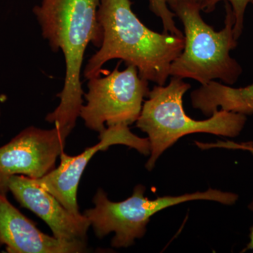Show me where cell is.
Wrapping results in <instances>:
<instances>
[{
	"label": "cell",
	"instance_id": "obj_5",
	"mask_svg": "<svg viewBox=\"0 0 253 253\" xmlns=\"http://www.w3.org/2000/svg\"><path fill=\"white\" fill-rule=\"evenodd\" d=\"M145 186H136L130 197L121 202H112L104 190L95 194L94 208L86 210L84 215L89 219L95 234L103 239L114 232L111 241L114 248H127L135 239H141L146 232L150 218L165 208L196 200L215 201L226 206H233L239 200L235 193L209 189L204 192H195L181 196H166L156 199L145 197Z\"/></svg>",
	"mask_w": 253,
	"mask_h": 253
},
{
	"label": "cell",
	"instance_id": "obj_4",
	"mask_svg": "<svg viewBox=\"0 0 253 253\" xmlns=\"http://www.w3.org/2000/svg\"><path fill=\"white\" fill-rule=\"evenodd\" d=\"M225 9V25L220 31L203 20L200 5H182L173 11L184 26V46L171 64L169 76L190 78L201 85L216 80L229 85L238 81L242 67L230 56L238 45L234 34L235 18L228 2Z\"/></svg>",
	"mask_w": 253,
	"mask_h": 253
},
{
	"label": "cell",
	"instance_id": "obj_10",
	"mask_svg": "<svg viewBox=\"0 0 253 253\" xmlns=\"http://www.w3.org/2000/svg\"><path fill=\"white\" fill-rule=\"evenodd\" d=\"M11 253H80L86 249L44 234L0 193V247Z\"/></svg>",
	"mask_w": 253,
	"mask_h": 253
},
{
	"label": "cell",
	"instance_id": "obj_14",
	"mask_svg": "<svg viewBox=\"0 0 253 253\" xmlns=\"http://www.w3.org/2000/svg\"><path fill=\"white\" fill-rule=\"evenodd\" d=\"M204 149H208L211 148H224L227 149H241L249 151L253 154V141L244 143H236L234 141H218L214 144H204Z\"/></svg>",
	"mask_w": 253,
	"mask_h": 253
},
{
	"label": "cell",
	"instance_id": "obj_8",
	"mask_svg": "<svg viewBox=\"0 0 253 253\" xmlns=\"http://www.w3.org/2000/svg\"><path fill=\"white\" fill-rule=\"evenodd\" d=\"M99 140L98 144L76 156H70L63 152L60 155L59 167L40 179H33L76 215L81 214L77 201L80 180L88 163L98 151L107 150L113 145L123 144L137 150L145 156L150 155L148 138L143 139L133 134L127 126H108L99 133Z\"/></svg>",
	"mask_w": 253,
	"mask_h": 253
},
{
	"label": "cell",
	"instance_id": "obj_7",
	"mask_svg": "<svg viewBox=\"0 0 253 253\" xmlns=\"http://www.w3.org/2000/svg\"><path fill=\"white\" fill-rule=\"evenodd\" d=\"M71 132L59 126L49 130L31 126L0 147V193L7 194L10 176L37 179L52 171Z\"/></svg>",
	"mask_w": 253,
	"mask_h": 253
},
{
	"label": "cell",
	"instance_id": "obj_15",
	"mask_svg": "<svg viewBox=\"0 0 253 253\" xmlns=\"http://www.w3.org/2000/svg\"><path fill=\"white\" fill-rule=\"evenodd\" d=\"M167 3L168 7L170 8L172 11L177 9L179 6L185 4H197L200 5L201 7V4L204 2V0H165Z\"/></svg>",
	"mask_w": 253,
	"mask_h": 253
},
{
	"label": "cell",
	"instance_id": "obj_16",
	"mask_svg": "<svg viewBox=\"0 0 253 253\" xmlns=\"http://www.w3.org/2000/svg\"><path fill=\"white\" fill-rule=\"evenodd\" d=\"M249 208L251 210V211L253 212V198L252 201H251V204H249ZM250 241L249 244H247L246 247L245 248L244 251L243 252H245V251H252L253 253V226L251 227V232H250Z\"/></svg>",
	"mask_w": 253,
	"mask_h": 253
},
{
	"label": "cell",
	"instance_id": "obj_2",
	"mask_svg": "<svg viewBox=\"0 0 253 253\" xmlns=\"http://www.w3.org/2000/svg\"><path fill=\"white\" fill-rule=\"evenodd\" d=\"M98 19L103 41L84 68L86 79L98 77L105 63L118 59L137 68L143 79L165 85L171 64L184 49V37L146 27L133 12L130 0H101Z\"/></svg>",
	"mask_w": 253,
	"mask_h": 253
},
{
	"label": "cell",
	"instance_id": "obj_3",
	"mask_svg": "<svg viewBox=\"0 0 253 253\" xmlns=\"http://www.w3.org/2000/svg\"><path fill=\"white\" fill-rule=\"evenodd\" d=\"M191 84L172 77L168 85L155 86L144 101L136 126L146 133L150 144V158L146 168L152 170L163 152L183 136L194 133H209L234 138L244 129L245 115L218 110L205 121L188 116L183 108V96Z\"/></svg>",
	"mask_w": 253,
	"mask_h": 253
},
{
	"label": "cell",
	"instance_id": "obj_9",
	"mask_svg": "<svg viewBox=\"0 0 253 253\" xmlns=\"http://www.w3.org/2000/svg\"><path fill=\"white\" fill-rule=\"evenodd\" d=\"M7 187L22 207L47 224L54 237L86 249V234L91 224L84 214L76 215L68 211L52 194L28 176H10Z\"/></svg>",
	"mask_w": 253,
	"mask_h": 253
},
{
	"label": "cell",
	"instance_id": "obj_13",
	"mask_svg": "<svg viewBox=\"0 0 253 253\" xmlns=\"http://www.w3.org/2000/svg\"><path fill=\"white\" fill-rule=\"evenodd\" d=\"M150 9L162 21L166 33L179 37H184L182 32L176 27L174 18L176 14L169 9L165 0H149Z\"/></svg>",
	"mask_w": 253,
	"mask_h": 253
},
{
	"label": "cell",
	"instance_id": "obj_11",
	"mask_svg": "<svg viewBox=\"0 0 253 253\" xmlns=\"http://www.w3.org/2000/svg\"><path fill=\"white\" fill-rule=\"evenodd\" d=\"M193 107L211 116L219 109L245 116L253 114V83L234 88L216 81L209 82L191 93Z\"/></svg>",
	"mask_w": 253,
	"mask_h": 253
},
{
	"label": "cell",
	"instance_id": "obj_1",
	"mask_svg": "<svg viewBox=\"0 0 253 253\" xmlns=\"http://www.w3.org/2000/svg\"><path fill=\"white\" fill-rule=\"evenodd\" d=\"M101 0H41L33 8L43 38L53 52L61 51L66 63V76L59 106L46 121L72 131L84 96L81 80L86 47H100L103 30L98 19Z\"/></svg>",
	"mask_w": 253,
	"mask_h": 253
},
{
	"label": "cell",
	"instance_id": "obj_6",
	"mask_svg": "<svg viewBox=\"0 0 253 253\" xmlns=\"http://www.w3.org/2000/svg\"><path fill=\"white\" fill-rule=\"evenodd\" d=\"M119 65L104 78L89 80L86 101L80 117L86 127L102 132L108 126H129L136 122L145 97L149 96V83L141 78L137 68L128 65L123 71Z\"/></svg>",
	"mask_w": 253,
	"mask_h": 253
},
{
	"label": "cell",
	"instance_id": "obj_12",
	"mask_svg": "<svg viewBox=\"0 0 253 253\" xmlns=\"http://www.w3.org/2000/svg\"><path fill=\"white\" fill-rule=\"evenodd\" d=\"M220 1H225L231 5L235 18L234 26V38L239 39L244 31V16L246 8L249 4H253V0H204L201 4V10L206 13H211L215 9L216 5Z\"/></svg>",
	"mask_w": 253,
	"mask_h": 253
}]
</instances>
